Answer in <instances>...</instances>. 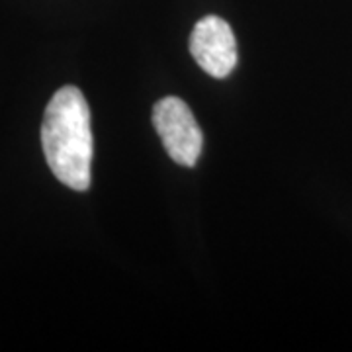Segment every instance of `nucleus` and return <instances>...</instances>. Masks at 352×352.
<instances>
[{
	"mask_svg": "<svg viewBox=\"0 0 352 352\" xmlns=\"http://www.w3.org/2000/svg\"><path fill=\"white\" fill-rule=\"evenodd\" d=\"M41 147L51 173L61 184L76 192L88 190L94 139L90 108L76 87H63L53 94L41 124Z\"/></svg>",
	"mask_w": 352,
	"mask_h": 352,
	"instance_id": "1",
	"label": "nucleus"
},
{
	"mask_svg": "<svg viewBox=\"0 0 352 352\" xmlns=\"http://www.w3.org/2000/svg\"><path fill=\"white\" fill-rule=\"evenodd\" d=\"M153 126L163 141L164 151L176 164L192 168L198 163L204 135L186 102L176 96L157 102L153 108Z\"/></svg>",
	"mask_w": 352,
	"mask_h": 352,
	"instance_id": "2",
	"label": "nucleus"
},
{
	"mask_svg": "<svg viewBox=\"0 0 352 352\" xmlns=\"http://www.w3.org/2000/svg\"><path fill=\"white\" fill-rule=\"evenodd\" d=\"M190 53L210 76H229L237 65V41L231 25L219 16H204L192 30Z\"/></svg>",
	"mask_w": 352,
	"mask_h": 352,
	"instance_id": "3",
	"label": "nucleus"
}]
</instances>
